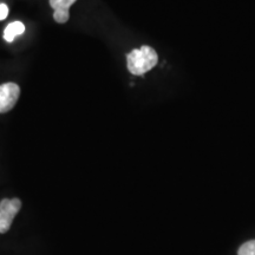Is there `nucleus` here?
Listing matches in <instances>:
<instances>
[{
    "instance_id": "1",
    "label": "nucleus",
    "mask_w": 255,
    "mask_h": 255,
    "mask_svg": "<svg viewBox=\"0 0 255 255\" xmlns=\"http://www.w3.org/2000/svg\"><path fill=\"white\" fill-rule=\"evenodd\" d=\"M157 62L158 56L156 51L146 45L132 50L127 57L128 70L135 76L144 75L145 72L150 71Z\"/></svg>"
},
{
    "instance_id": "2",
    "label": "nucleus",
    "mask_w": 255,
    "mask_h": 255,
    "mask_svg": "<svg viewBox=\"0 0 255 255\" xmlns=\"http://www.w3.org/2000/svg\"><path fill=\"white\" fill-rule=\"evenodd\" d=\"M20 96V88L15 83H5L0 85V114L8 113Z\"/></svg>"
},
{
    "instance_id": "3",
    "label": "nucleus",
    "mask_w": 255,
    "mask_h": 255,
    "mask_svg": "<svg viewBox=\"0 0 255 255\" xmlns=\"http://www.w3.org/2000/svg\"><path fill=\"white\" fill-rule=\"evenodd\" d=\"M77 0H50L51 7L53 8V19L59 24H65L70 18V7Z\"/></svg>"
},
{
    "instance_id": "4",
    "label": "nucleus",
    "mask_w": 255,
    "mask_h": 255,
    "mask_svg": "<svg viewBox=\"0 0 255 255\" xmlns=\"http://www.w3.org/2000/svg\"><path fill=\"white\" fill-rule=\"evenodd\" d=\"M25 31V25L21 21H13L8 24L4 31V39L8 43H12L17 36L23 34Z\"/></svg>"
},
{
    "instance_id": "5",
    "label": "nucleus",
    "mask_w": 255,
    "mask_h": 255,
    "mask_svg": "<svg viewBox=\"0 0 255 255\" xmlns=\"http://www.w3.org/2000/svg\"><path fill=\"white\" fill-rule=\"evenodd\" d=\"M20 208L21 202L19 199H4L0 202V210L6 213V214L13 216V218H15V215L18 214Z\"/></svg>"
},
{
    "instance_id": "6",
    "label": "nucleus",
    "mask_w": 255,
    "mask_h": 255,
    "mask_svg": "<svg viewBox=\"0 0 255 255\" xmlns=\"http://www.w3.org/2000/svg\"><path fill=\"white\" fill-rule=\"evenodd\" d=\"M13 220V216L6 214V213L0 210V234H4V233L9 231Z\"/></svg>"
},
{
    "instance_id": "7",
    "label": "nucleus",
    "mask_w": 255,
    "mask_h": 255,
    "mask_svg": "<svg viewBox=\"0 0 255 255\" xmlns=\"http://www.w3.org/2000/svg\"><path fill=\"white\" fill-rule=\"evenodd\" d=\"M238 255H255V240H251L242 245Z\"/></svg>"
},
{
    "instance_id": "8",
    "label": "nucleus",
    "mask_w": 255,
    "mask_h": 255,
    "mask_svg": "<svg viewBox=\"0 0 255 255\" xmlns=\"http://www.w3.org/2000/svg\"><path fill=\"white\" fill-rule=\"evenodd\" d=\"M8 6L6 4H0V20H4V19L8 15Z\"/></svg>"
}]
</instances>
